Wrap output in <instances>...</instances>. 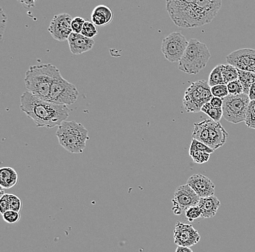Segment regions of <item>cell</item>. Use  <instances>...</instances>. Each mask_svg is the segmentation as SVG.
Wrapping results in <instances>:
<instances>
[{"instance_id": "cell-1", "label": "cell", "mask_w": 255, "mask_h": 252, "mask_svg": "<svg viewBox=\"0 0 255 252\" xmlns=\"http://www.w3.org/2000/svg\"><path fill=\"white\" fill-rule=\"evenodd\" d=\"M222 6L221 0H193L166 1V9L173 22L185 29L201 27L210 24Z\"/></svg>"}, {"instance_id": "cell-2", "label": "cell", "mask_w": 255, "mask_h": 252, "mask_svg": "<svg viewBox=\"0 0 255 252\" xmlns=\"http://www.w3.org/2000/svg\"><path fill=\"white\" fill-rule=\"evenodd\" d=\"M20 108L28 117L34 121L38 128L59 127L70 115V109L67 106L41 99L28 91L21 96Z\"/></svg>"}, {"instance_id": "cell-3", "label": "cell", "mask_w": 255, "mask_h": 252, "mask_svg": "<svg viewBox=\"0 0 255 252\" xmlns=\"http://www.w3.org/2000/svg\"><path fill=\"white\" fill-rule=\"evenodd\" d=\"M61 73L51 64L32 66L26 73V89L35 96L48 101L52 83Z\"/></svg>"}, {"instance_id": "cell-4", "label": "cell", "mask_w": 255, "mask_h": 252, "mask_svg": "<svg viewBox=\"0 0 255 252\" xmlns=\"http://www.w3.org/2000/svg\"><path fill=\"white\" fill-rule=\"evenodd\" d=\"M56 136L60 145L71 153H83L90 140L88 130L75 121L63 122L58 127Z\"/></svg>"}, {"instance_id": "cell-5", "label": "cell", "mask_w": 255, "mask_h": 252, "mask_svg": "<svg viewBox=\"0 0 255 252\" xmlns=\"http://www.w3.org/2000/svg\"><path fill=\"white\" fill-rule=\"evenodd\" d=\"M210 58L211 54L205 44L198 39H191L179 61V69L188 74H197L207 67Z\"/></svg>"}, {"instance_id": "cell-6", "label": "cell", "mask_w": 255, "mask_h": 252, "mask_svg": "<svg viewBox=\"0 0 255 252\" xmlns=\"http://www.w3.org/2000/svg\"><path fill=\"white\" fill-rule=\"evenodd\" d=\"M213 97L208 82L205 80H199L192 82L186 90L183 106L188 113H198L204 104L210 103Z\"/></svg>"}, {"instance_id": "cell-7", "label": "cell", "mask_w": 255, "mask_h": 252, "mask_svg": "<svg viewBox=\"0 0 255 252\" xmlns=\"http://www.w3.org/2000/svg\"><path fill=\"white\" fill-rule=\"evenodd\" d=\"M250 103V98L245 94L228 95L223 99V117L233 124L245 121Z\"/></svg>"}, {"instance_id": "cell-8", "label": "cell", "mask_w": 255, "mask_h": 252, "mask_svg": "<svg viewBox=\"0 0 255 252\" xmlns=\"http://www.w3.org/2000/svg\"><path fill=\"white\" fill-rule=\"evenodd\" d=\"M79 92L76 86L59 74L52 83L48 101L62 106L73 105L78 100Z\"/></svg>"}, {"instance_id": "cell-9", "label": "cell", "mask_w": 255, "mask_h": 252, "mask_svg": "<svg viewBox=\"0 0 255 252\" xmlns=\"http://www.w3.org/2000/svg\"><path fill=\"white\" fill-rule=\"evenodd\" d=\"M189 41L180 32H173L162 40L161 51L170 63L179 62L188 47Z\"/></svg>"}, {"instance_id": "cell-10", "label": "cell", "mask_w": 255, "mask_h": 252, "mask_svg": "<svg viewBox=\"0 0 255 252\" xmlns=\"http://www.w3.org/2000/svg\"><path fill=\"white\" fill-rule=\"evenodd\" d=\"M73 21L71 15L67 13H60L52 18L48 31L52 37L57 41H64L68 40L73 31L71 23Z\"/></svg>"}, {"instance_id": "cell-11", "label": "cell", "mask_w": 255, "mask_h": 252, "mask_svg": "<svg viewBox=\"0 0 255 252\" xmlns=\"http://www.w3.org/2000/svg\"><path fill=\"white\" fill-rule=\"evenodd\" d=\"M228 64L239 70L255 73V50L243 48L235 50L226 57Z\"/></svg>"}, {"instance_id": "cell-12", "label": "cell", "mask_w": 255, "mask_h": 252, "mask_svg": "<svg viewBox=\"0 0 255 252\" xmlns=\"http://www.w3.org/2000/svg\"><path fill=\"white\" fill-rule=\"evenodd\" d=\"M175 244L178 247H190L196 245L200 241L199 232L191 225L178 222L173 231Z\"/></svg>"}, {"instance_id": "cell-13", "label": "cell", "mask_w": 255, "mask_h": 252, "mask_svg": "<svg viewBox=\"0 0 255 252\" xmlns=\"http://www.w3.org/2000/svg\"><path fill=\"white\" fill-rule=\"evenodd\" d=\"M200 198L188 184L180 185L176 188L173 199V207H179L183 212L199 204Z\"/></svg>"}, {"instance_id": "cell-14", "label": "cell", "mask_w": 255, "mask_h": 252, "mask_svg": "<svg viewBox=\"0 0 255 252\" xmlns=\"http://www.w3.org/2000/svg\"><path fill=\"white\" fill-rule=\"evenodd\" d=\"M193 189V191L199 198L210 197L215 196L216 185L210 178L201 174L191 175L188 180L187 183Z\"/></svg>"}, {"instance_id": "cell-15", "label": "cell", "mask_w": 255, "mask_h": 252, "mask_svg": "<svg viewBox=\"0 0 255 252\" xmlns=\"http://www.w3.org/2000/svg\"><path fill=\"white\" fill-rule=\"evenodd\" d=\"M69 48L73 55H78L90 51L95 44L94 39L86 37L81 34L72 33L69 36Z\"/></svg>"}, {"instance_id": "cell-16", "label": "cell", "mask_w": 255, "mask_h": 252, "mask_svg": "<svg viewBox=\"0 0 255 252\" xmlns=\"http://www.w3.org/2000/svg\"><path fill=\"white\" fill-rule=\"evenodd\" d=\"M228 133L219 122L210 120V138L207 146L216 150L222 147L228 139Z\"/></svg>"}, {"instance_id": "cell-17", "label": "cell", "mask_w": 255, "mask_h": 252, "mask_svg": "<svg viewBox=\"0 0 255 252\" xmlns=\"http://www.w3.org/2000/svg\"><path fill=\"white\" fill-rule=\"evenodd\" d=\"M91 18H92V22L95 26L104 27L112 22L113 19V13L110 7L104 4H100L94 9L91 15Z\"/></svg>"}, {"instance_id": "cell-18", "label": "cell", "mask_w": 255, "mask_h": 252, "mask_svg": "<svg viewBox=\"0 0 255 252\" xmlns=\"http://www.w3.org/2000/svg\"><path fill=\"white\" fill-rule=\"evenodd\" d=\"M198 207L200 209L201 217L212 218L216 216L218 209L221 207V201L216 196L200 198Z\"/></svg>"}, {"instance_id": "cell-19", "label": "cell", "mask_w": 255, "mask_h": 252, "mask_svg": "<svg viewBox=\"0 0 255 252\" xmlns=\"http://www.w3.org/2000/svg\"><path fill=\"white\" fill-rule=\"evenodd\" d=\"M18 182V174L12 167H2L0 170V185L1 188L10 189Z\"/></svg>"}, {"instance_id": "cell-20", "label": "cell", "mask_w": 255, "mask_h": 252, "mask_svg": "<svg viewBox=\"0 0 255 252\" xmlns=\"http://www.w3.org/2000/svg\"><path fill=\"white\" fill-rule=\"evenodd\" d=\"M210 120H204L201 122L194 123L192 139L196 140L207 145L210 138Z\"/></svg>"}, {"instance_id": "cell-21", "label": "cell", "mask_w": 255, "mask_h": 252, "mask_svg": "<svg viewBox=\"0 0 255 252\" xmlns=\"http://www.w3.org/2000/svg\"><path fill=\"white\" fill-rule=\"evenodd\" d=\"M239 81L243 87V93L249 95L252 85L255 82V73L239 70Z\"/></svg>"}, {"instance_id": "cell-22", "label": "cell", "mask_w": 255, "mask_h": 252, "mask_svg": "<svg viewBox=\"0 0 255 252\" xmlns=\"http://www.w3.org/2000/svg\"><path fill=\"white\" fill-rule=\"evenodd\" d=\"M221 67L225 84L239 79V69L230 64H221Z\"/></svg>"}, {"instance_id": "cell-23", "label": "cell", "mask_w": 255, "mask_h": 252, "mask_svg": "<svg viewBox=\"0 0 255 252\" xmlns=\"http://www.w3.org/2000/svg\"><path fill=\"white\" fill-rule=\"evenodd\" d=\"M201 111L203 112L207 116H210L212 120L216 121V122H219L222 116H223V109L213 107L210 103H207V104H204L202 109H201Z\"/></svg>"}, {"instance_id": "cell-24", "label": "cell", "mask_w": 255, "mask_h": 252, "mask_svg": "<svg viewBox=\"0 0 255 252\" xmlns=\"http://www.w3.org/2000/svg\"><path fill=\"white\" fill-rule=\"evenodd\" d=\"M207 82H208L209 86L210 87L221 85V84H225L223 78L222 72H221V65H218L213 69L210 76H209Z\"/></svg>"}, {"instance_id": "cell-25", "label": "cell", "mask_w": 255, "mask_h": 252, "mask_svg": "<svg viewBox=\"0 0 255 252\" xmlns=\"http://www.w3.org/2000/svg\"><path fill=\"white\" fill-rule=\"evenodd\" d=\"M81 34L86 37L94 39L98 35V31L92 21H86Z\"/></svg>"}, {"instance_id": "cell-26", "label": "cell", "mask_w": 255, "mask_h": 252, "mask_svg": "<svg viewBox=\"0 0 255 252\" xmlns=\"http://www.w3.org/2000/svg\"><path fill=\"white\" fill-rule=\"evenodd\" d=\"M245 123L247 127L255 130V101H250L249 104Z\"/></svg>"}, {"instance_id": "cell-27", "label": "cell", "mask_w": 255, "mask_h": 252, "mask_svg": "<svg viewBox=\"0 0 255 252\" xmlns=\"http://www.w3.org/2000/svg\"><path fill=\"white\" fill-rule=\"evenodd\" d=\"M190 156L196 164H202L207 162L210 159V153L207 152L201 151V150H196L190 153Z\"/></svg>"}, {"instance_id": "cell-28", "label": "cell", "mask_w": 255, "mask_h": 252, "mask_svg": "<svg viewBox=\"0 0 255 252\" xmlns=\"http://www.w3.org/2000/svg\"><path fill=\"white\" fill-rule=\"evenodd\" d=\"M196 150H201V151L207 152V153H213L215 151L213 149L210 148L203 143L199 142L195 139H192L191 145H190V153Z\"/></svg>"}, {"instance_id": "cell-29", "label": "cell", "mask_w": 255, "mask_h": 252, "mask_svg": "<svg viewBox=\"0 0 255 252\" xmlns=\"http://www.w3.org/2000/svg\"><path fill=\"white\" fill-rule=\"evenodd\" d=\"M8 203L10 210L20 213V211L22 210V201L15 195L8 194Z\"/></svg>"}, {"instance_id": "cell-30", "label": "cell", "mask_w": 255, "mask_h": 252, "mask_svg": "<svg viewBox=\"0 0 255 252\" xmlns=\"http://www.w3.org/2000/svg\"><path fill=\"white\" fill-rule=\"evenodd\" d=\"M211 93L213 97L221 98V99H223L229 95L226 84H221V85L211 87Z\"/></svg>"}, {"instance_id": "cell-31", "label": "cell", "mask_w": 255, "mask_h": 252, "mask_svg": "<svg viewBox=\"0 0 255 252\" xmlns=\"http://www.w3.org/2000/svg\"><path fill=\"white\" fill-rule=\"evenodd\" d=\"M186 218L188 219L190 222H193L199 217H201L200 209L198 206H194V207H190L188 210L185 211Z\"/></svg>"}, {"instance_id": "cell-32", "label": "cell", "mask_w": 255, "mask_h": 252, "mask_svg": "<svg viewBox=\"0 0 255 252\" xmlns=\"http://www.w3.org/2000/svg\"><path fill=\"white\" fill-rule=\"evenodd\" d=\"M2 217L7 223L15 224L19 222L20 219H21V215H20V213L8 210L6 213L2 214Z\"/></svg>"}, {"instance_id": "cell-33", "label": "cell", "mask_w": 255, "mask_h": 252, "mask_svg": "<svg viewBox=\"0 0 255 252\" xmlns=\"http://www.w3.org/2000/svg\"><path fill=\"white\" fill-rule=\"evenodd\" d=\"M227 87H228L229 95H239L243 93L242 85L239 79L228 83L227 84Z\"/></svg>"}, {"instance_id": "cell-34", "label": "cell", "mask_w": 255, "mask_h": 252, "mask_svg": "<svg viewBox=\"0 0 255 252\" xmlns=\"http://www.w3.org/2000/svg\"><path fill=\"white\" fill-rule=\"evenodd\" d=\"M85 22V20L81 17H76V18H73L71 28L73 33L81 34Z\"/></svg>"}, {"instance_id": "cell-35", "label": "cell", "mask_w": 255, "mask_h": 252, "mask_svg": "<svg viewBox=\"0 0 255 252\" xmlns=\"http://www.w3.org/2000/svg\"><path fill=\"white\" fill-rule=\"evenodd\" d=\"M7 17L4 14L1 7H0V36L1 41H2L3 36H4V31L7 27Z\"/></svg>"}, {"instance_id": "cell-36", "label": "cell", "mask_w": 255, "mask_h": 252, "mask_svg": "<svg viewBox=\"0 0 255 252\" xmlns=\"http://www.w3.org/2000/svg\"><path fill=\"white\" fill-rule=\"evenodd\" d=\"M8 210H10V208H9L8 194L4 193V194L1 196L0 212H1V215H2V214L8 211Z\"/></svg>"}, {"instance_id": "cell-37", "label": "cell", "mask_w": 255, "mask_h": 252, "mask_svg": "<svg viewBox=\"0 0 255 252\" xmlns=\"http://www.w3.org/2000/svg\"><path fill=\"white\" fill-rule=\"evenodd\" d=\"M210 104L213 106V107L217 108H222L223 107V99L216 97H213L210 100Z\"/></svg>"}, {"instance_id": "cell-38", "label": "cell", "mask_w": 255, "mask_h": 252, "mask_svg": "<svg viewBox=\"0 0 255 252\" xmlns=\"http://www.w3.org/2000/svg\"><path fill=\"white\" fill-rule=\"evenodd\" d=\"M250 101H255V82L252 85L248 95Z\"/></svg>"}, {"instance_id": "cell-39", "label": "cell", "mask_w": 255, "mask_h": 252, "mask_svg": "<svg viewBox=\"0 0 255 252\" xmlns=\"http://www.w3.org/2000/svg\"><path fill=\"white\" fill-rule=\"evenodd\" d=\"M176 252H193L191 249L185 247H178Z\"/></svg>"}, {"instance_id": "cell-40", "label": "cell", "mask_w": 255, "mask_h": 252, "mask_svg": "<svg viewBox=\"0 0 255 252\" xmlns=\"http://www.w3.org/2000/svg\"><path fill=\"white\" fill-rule=\"evenodd\" d=\"M21 3H22L23 4H27L29 7H35V1H21Z\"/></svg>"}]
</instances>
